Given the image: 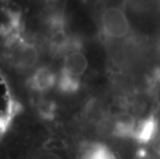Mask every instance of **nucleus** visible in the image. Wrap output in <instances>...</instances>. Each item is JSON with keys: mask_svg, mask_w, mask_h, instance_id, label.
<instances>
[{"mask_svg": "<svg viewBox=\"0 0 160 159\" xmlns=\"http://www.w3.org/2000/svg\"><path fill=\"white\" fill-rule=\"evenodd\" d=\"M101 27L104 34L113 39H121L130 32V23L123 8L107 6L101 13Z\"/></svg>", "mask_w": 160, "mask_h": 159, "instance_id": "1", "label": "nucleus"}, {"mask_svg": "<svg viewBox=\"0 0 160 159\" xmlns=\"http://www.w3.org/2000/svg\"><path fill=\"white\" fill-rule=\"evenodd\" d=\"M158 131V121L155 117L150 116L135 125L132 138L139 144H148L153 140Z\"/></svg>", "mask_w": 160, "mask_h": 159, "instance_id": "3", "label": "nucleus"}, {"mask_svg": "<svg viewBox=\"0 0 160 159\" xmlns=\"http://www.w3.org/2000/svg\"><path fill=\"white\" fill-rule=\"evenodd\" d=\"M55 67L57 72H63L68 74L70 77H77L82 80V77L86 73L88 67H89V61L87 56L83 53L82 49L72 50L66 53L57 61L50 62Z\"/></svg>", "mask_w": 160, "mask_h": 159, "instance_id": "2", "label": "nucleus"}, {"mask_svg": "<svg viewBox=\"0 0 160 159\" xmlns=\"http://www.w3.org/2000/svg\"><path fill=\"white\" fill-rule=\"evenodd\" d=\"M81 159H116V157L105 145L96 143L85 149Z\"/></svg>", "mask_w": 160, "mask_h": 159, "instance_id": "4", "label": "nucleus"}]
</instances>
